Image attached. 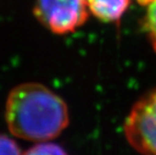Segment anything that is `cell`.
I'll list each match as a JSON object with an SVG mask.
<instances>
[{
  "instance_id": "1",
  "label": "cell",
  "mask_w": 156,
  "mask_h": 155,
  "mask_svg": "<svg viewBox=\"0 0 156 155\" xmlns=\"http://www.w3.org/2000/svg\"><path fill=\"white\" fill-rule=\"evenodd\" d=\"M5 121L13 136L32 142L51 141L69 123L66 102L44 85L27 82L8 94Z\"/></svg>"
},
{
  "instance_id": "2",
  "label": "cell",
  "mask_w": 156,
  "mask_h": 155,
  "mask_svg": "<svg viewBox=\"0 0 156 155\" xmlns=\"http://www.w3.org/2000/svg\"><path fill=\"white\" fill-rule=\"evenodd\" d=\"M126 139L142 155H156V88L134 104L124 124Z\"/></svg>"
},
{
  "instance_id": "3",
  "label": "cell",
  "mask_w": 156,
  "mask_h": 155,
  "mask_svg": "<svg viewBox=\"0 0 156 155\" xmlns=\"http://www.w3.org/2000/svg\"><path fill=\"white\" fill-rule=\"evenodd\" d=\"M35 17L55 34L76 31L87 21V0H36L34 8Z\"/></svg>"
},
{
  "instance_id": "4",
  "label": "cell",
  "mask_w": 156,
  "mask_h": 155,
  "mask_svg": "<svg viewBox=\"0 0 156 155\" xmlns=\"http://www.w3.org/2000/svg\"><path fill=\"white\" fill-rule=\"evenodd\" d=\"M89 10L100 20H119L127 10L130 0H87Z\"/></svg>"
},
{
  "instance_id": "5",
  "label": "cell",
  "mask_w": 156,
  "mask_h": 155,
  "mask_svg": "<svg viewBox=\"0 0 156 155\" xmlns=\"http://www.w3.org/2000/svg\"><path fill=\"white\" fill-rule=\"evenodd\" d=\"M23 155H69L66 150L59 145L49 142V141H44V142H37L25 152Z\"/></svg>"
},
{
  "instance_id": "6",
  "label": "cell",
  "mask_w": 156,
  "mask_h": 155,
  "mask_svg": "<svg viewBox=\"0 0 156 155\" xmlns=\"http://www.w3.org/2000/svg\"><path fill=\"white\" fill-rule=\"evenodd\" d=\"M147 6V11L144 17V29L156 51V0H153Z\"/></svg>"
},
{
  "instance_id": "7",
  "label": "cell",
  "mask_w": 156,
  "mask_h": 155,
  "mask_svg": "<svg viewBox=\"0 0 156 155\" xmlns=\"http://www.w3.org/2000/svg\"><path fill=\"white\" fill-rule=\"evenodd\" d=\"M0 155H23V152L15 140L0 134Z\"/></svg>"
}]
</instances>
